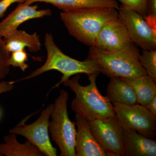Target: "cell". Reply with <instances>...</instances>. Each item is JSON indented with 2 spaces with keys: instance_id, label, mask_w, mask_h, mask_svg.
Instances as JSON below:
<instances>
[{
  "instance_id": "cell-25",
  "label": "cell",
  "mask_w": 156,
  "mask_h": 156,
  "mask_svg": "<svg viewBox=\"0 0 156 156\" xmlns=\"http://www.w3.org/2000/svg\"><path fill=\"white\" fill-rule=\"evenodd\" d=\"M147 16L156 17V0H147Z\"/></svg>"
},
{
  "instance_id": "cell-19",
  "label": "cell",
  "mask_w": 156,
  "mask_h": 156,
  "mask_svg": "<svg viewBox=\"0 0 156 156\" xmlns=\"http://www.w3.org/2000/svg\"><path fill=\"white\" fill-rule=\"evenodd\" d=\"M139 61L147 75L156 82V50H142Z\"/></svg>"
},
{
  "instance_id": "cell-1",
  "label": "cell",
  "mask_w": 156,
  "mask_h": 156,
  "mask_svg": "<svg viewBox=\"0 0 156 156\" xmlns=\"http://www.w3.org/2000/svg\"><path fill=\"white\" fill-rule=\"evenodd\" d=\"M99 74L97 72L87 75L90 83L87 86L80 84V74L76 75L63 83L65 87L69 88L76 95L71 104L72 110L88 121L115 117L112 103L106 95L101 94L96 86V79Z\"/></svg>"
},
{
  "instance_id": "cell-16",
  "label": "cell",
  "mask_w": 156,
  "mask_h": 156,
  "mask_svg": "<svg viewBox=\"0 0 156 156\" xmlns=\"http://www.w3.org/2000/svg\"><path fill=\"white\" fill-rule=\"evenodd\" d=\"M4 40L6 48L10 53L24 50L26 48L36 53L41 50V46L40 36L36 32L29 34L18 29L4 38Z\"/></svg>"
},
{
  "instance_id": "cell-23",
  "label": "cell",
  "mask_w": 156,
  "mask_h": 156,
  "mask_svg": "<svg viewBox=\"0 0 156 156\" xmlns=\"http://www.w3.org/2000/svg\"><path fill=\"white\" fill-rule=\"evenodd\" d=\"M26 0H1L0 1V18L4 16L8 8L15 3H24Z\"/></svg>"
},
{
  "instance_id": "cell-21",
  "label": "cell",
  "mask_w": 156,
  "mask_h": 156,
  "mask_svg": "<svg viewBox=\"0 0 156 156\" xmlns=\"http://www.w3.org/2000/svg\"><path fill=\"white\" fill-rule=\"evenodd\" d=\"M28 60V56L25 50L14 51L11 53L9 60L10 66L19 68L23 72H25L29 67L27 63Z\"/></svg>"
},
{
  "instance_id": "cell-3",
  "label": "cell",
  "mask_w": 156,
  "mask_h": 156,
  "mask_svg": "<svg viewBox=\"0 0 156 156\" xmlns=\"http://www.w3.org/2000/svg\"><path fill=\"white\" fill-rule=\"evenodd\" d=\"M44 45L47 50V58L44 64L28 76L17 80L12 81L13 84L33 79L50 71H57L61 73L62 76L60 80L51 89V91L59 87L72 76L81 73L88 75L95 73H101L100 65L96 60L87 58L84 61H80L64 54L55 44L51 34H46Z\"/></svg>"
},
{
  "instance_id": "cell-13",
  "label": "cell",
  "mask_w": 156,
  "mask_h": 156,
  "mask_svg": "<svg viewBox=\"0 0 156 156\" xmlns=\"http://www.w3.org/2000/svg\"><path fill=\"white\" fill-rule=\"evenodd\" d=\"M123 145L126 156H156V141L128 128H124Z\"/></svg>"
},
{
  "instance_id": "cell-7",
  "label": "cell",
  "mask_w": 156,
  "mask_h": 156,
  "mask_svg": "<svg viewBox=\"0 0 156 156\" xmlns=\"http://www.w3.org/2000/svg\"><path fill=\"white\" fill-rule=\"evenodd\" d=\"M115 116L123 128L136 131L153 139L156 134V116L145 106L112 103Z\"/></svg>"
},
{
  "instance_id": "cell-24",
  "label": "cell",
  "mask_w": 156,
  "mask_h": 156,
  "mask_svg": "<svg viewBox=\"0 0 156 156\" xmlns=\"http://www.w3.org/2000/svg\"><path fill=\"white\" fill-rule=\"evenodd\" d=\"M14 88V84L11 81H0V95L11 92Z\"/></svg>"
},
{
  "instance_id": "cell-4",
  "label": "cell",
  "mask_w": 156,
  "mask_h": 156,
  "mask_svg": "<svg viewBox=\"0 0 156 156\" xmlns=\"http://www.w3.org/2000/svg\"><path fill=\"white\" fill-rule=\"evenodd\" d=\"M139 50L131 42L114 51H105L90 47L87 58L97 62L101 73L108 77L126 79L147 75L140 63Z\"/></svg>"
},
{
  "instance_id": "cell-26",
  "label": "cell",
  "mask_w": 156,
  "mask_h": 156,
  "mask_svg": "<svg viewBox=\"0 0 156 156\" xmlns=\"http://www.w3.org/2000/svg\"><path fill=\"white\" fill-rule=\"evenodd\" d=\"M145 107L154 115L156 116V95L147 104Z\"/></svg>"
},
{
  "instance_id": "cell-11",
  "label": "cell",
  "mask_w": 156,
  "mask_h": 156,
  "mask_svg": "<svg viewBox=\"0 0 156 156\" xmlns=\"http://www.w3.org/2000/svg\"><path fill=\"white\" fill-rule=\"evenodd\" d=\"M37 5L19 3L16 9L0 23V36L5 37L18 29L23 23L30 20L50 16L52 11L49 9L37 10Z\"/></svg>"
},
{
  "instance_id": "cell-9",
  "label": "cell",
  "mask_w": 156,
  "mask_h": 156,
  "mask_svg": "<svg viewBox=\"0 0 156 156\" xmlns=\"http://www.w3.org/2000/svg\"><path fill=\"white\" fill-rule=\"evenodd\" d=\"M118 11L119 17L126 25L132 43L142 50H156V30L144 18L121 5Z\"/></svg>"
},
{
  "instance_id": "cell-22",
  "label": "cell",
  "mask_w": 156,
  "mask_h": 156,
  "mask_svg": "<svg viewBox=\"0 0 156 156\" xmlns=\"http://www.w3.org/2000/svg\"><path fill=\"white\" fill-rule=\"evenodd\" d=\"M125 9L134 11L145 18L147 16V0H118Z\"/></svg>"
},
{
  "instance_id": "cell-12",
  "label": "cell",
  "mask_w": 156,
  "mask_h": 156,
  "mask_svg": "<svg viewBox=\"0 0 156 156\" xmlns=\"http://www.w3.org/2000/svg\"><path fill=\"white\" fill-rule=\"evenodd\" d=\"M77 127L75 150L76 156H107L104 149L92 134L89 121L81 115L76 113Z\"/></svg>"
},
{
  "instance_id": "cell-18",
  "label": "cell",
  "mask_w": 156,
  "mask_h": 156,
  "mask_svg": "<svg viewBox=\"0 0 156 156\" xmlns=\"http://www.w3.org/2000/svg\"><path fill=\"white\" fill-rule=\"evenodd\" d=\"M133 87L138 103L145 106L156 95V81L147 75L124 79Z\"/></svg>"
},
{
  "instance_id": "cell-14",
  "label": "cell",
  "mask_w": 156,
  "mask_h": 156,
  "mask_svg": "<svg viewBox=\"0 0 156 156\" xmlns=\"http://www.w3.org/2000/svg\"><path fill=\"white\" fill-rule=\"evenodd\" d=\"M108 98L112 103L139 104L133 87L123 78H111L107 87Z\"/></svg>"
},
{
  "instance_id": "cell-20",
  "label": "cell",
  "mask_w": 156,
  "mask_h": 156,
  "mask_svg": "<svg viewBox=\"0 0 156 156\" xmlns=\"http://www.w3.org/2000/svg\"><path fill=\"white\" fill-rule=\"evenodd\" d=\"M10 53L6 48L4 39L0 36V81H2L10 73Z\"/></svg>"
},
{
  "instance_id": "cell-17",
  "label": "cell",
  "mask_w": 156,
  "mask_h": 156,
  "mask_svg": "<svg viewBox=\"0 0 156 156\" xmlns=\"http://www.w3.org/2000/svg\"><path fill=\"white\" fill-rule=\"evenodd\" d=\"M4 140L0 143V153L2 156H44L36 147L27 140L20 143L16 134L10 133L4 136Z\"/></svg>"
},
{
  "instance_id": "cell-8",
  "label": "cell",
  "mask_w": 156,
  "mask_h": 156,
  "mask_svg": "<svg viewBox=\"0 0 156 156\" xmlns=\"http://www.w3.org/2000/svg\"><path fill=\"white\" fill-rule=\"evenodd\" d=\"M89 127L96 140L107 156H125L124 128L115 116L89 121Z\"/></svg>"
},
{
  "instance_id": "cell-10",
  "label": "cell",
  "mask_w": 156,
  "mask_h": 156,
  "mask_svg": "<svg viewBox=\"0 0 156 156\" xmlns=\"http://www.w3.org/2000/svg\"><path fill=\"white\" fill-rule=\"evenodd\" d=\"M131 42L126 25L118 16L104 25L98 34L93 48L102 51H116Z\"/></svg>"
},
{
  "instance_id": "cell-27",
  "label": "cell",
  "mask_w": 156,
  "mask_h": 156,
  "mask_svg": "<svg viewBox=\"0 0 156 156\" xmlns=\"http://www.w3.org/2000/svg\"><path fill=\"white\" fill-rule=\"evenodd\" d=\"M0 156H2V154H1V153H0Z\"/></svg>"
},
{
  "instance_id": "cell-29",
  "label": "cell",
  "mask_w": 156,
  "mask_h": 156,
  "mask_svg": "<svg viewBox=\"0 0 156 156\" xmlns=\"http://www.w3.org/2000/svg\"><path fill=\"white\" fill-rule=\"evenodd\" d=\"M0 1H1V0H0Z\"/></svg>"
},
{
  "instance_id": "cell-2",
  "label": "cell",
  "mask_w": 156,
  "mask_h": 156,
  "mask_svg": "<svg viewBox=\"0 0 156 156\" xmlns=\"http://www.w3.org/2000/svg\"><path fill=\"white\" fill-rule=\"evenodd\" d=\"M60 16L71 35L84 44L93 47L104 25L118 17L119 13L114 8L98 7L62 11Z\"/></svg>"
},
{
  "instance_id": "cell-6",
  "label": "cell",
  "mask_w": 156,
  "mask_h": 156,
  "mask_svg": "<svg viewBox=\"0 0 156 156\" xmlns=\"http://www.w3.org/2000/svg\"><path fill=\"white\" fill-rule=\"evenodd\" d=\"M53 104H50L42 111L35 122L29 125L23 119L11 129L9 133L20 135L36 147L46 156H56L57 149L52 145L49 132V124Z\"/></svg>"
},
{
  "instance_id": "cell-5",
  "label": "cell",
  "mask_w": 156,
  "mask_h": 156,
  "mask_svg": "<svg viewBox=\"0 0 156 156\" xmlns=\"http://www.w3.org/2000/svg\"><path fill=\"white\" fill-rule=\"evenodd\" d=\"M68 92L60 90L55 99L49 124V134L60 151L61 156H76L75 150L76 129L70 120L68 112Z\"/></svg>"
},
{
  "instance_id": "cell-15",
  "label": "cell",
  "mask_w": 156,
  "mask_h": 156,
  "mask_svg": "<svg viewBox=\"0 0 156 156\" xmlns=\"http://www.w3.org/2000/svg\"><path fill=\"white\" fill-rule=\"evenodd\" d=\"M37 2L49 3L66 12L81 9L106 7L119 10V5L116 0H26L24 3L31 5Z\"/></svg>"
},
{
  "instance_id": "cell-28",
  "label": "cell",
  "mask_w": 156,
  "mask_h": 156,
  "mask_svg": "<svg viewBox=\"0 0 156 156\" xmlns=\"http://www.w3.org/2000/svg\"><path fill=\"white\" fill-rule=\"evenodd\" d=\"M0 115H1V112H0Z\"/></svg>"
}]
</instances>
